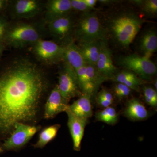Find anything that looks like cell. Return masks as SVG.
<instances>
[{
    "label": "cell",
    "mask_w": 157,
    "mask_h": 157,
    "mask_svg": "<svg viewBox=\"0 0 157 157\" xmlns=\"http://www.w3.org/2000/svg\"><path fill=\"white\" fill-rule=\"evenodd\" d=\"M119 65L131 71L141 79L147 81L156 74L157 66L150 59L143 56L133 54L121 57Z\"/></svg>",
    "instance_id": "6"
},
{
    "label": "cell",
    "mask_w": 157,
    "mask_h": 157,
    "mask_svg": "<svg viewBox=\"0 0 157 157\" xmlns=\"http://www.w3.org/2000/svg\"><path fill=\"white\" fill-rule=\"evenodd\" d=\"M66 112L68 116L67 124L73 140V149L76 151H80L82 140L88 120L76 116L68 109Z\"/></svg>",
    "instance_id": "12"
},
{
    "label": "cell",
    "mask_w": 157,
    "mask_h": 157,
    "mask_svg": "<svg viewBox=\"0 0 157 157\" xmlns=\"http://www.w3.org/2000/svg\"><path fill=\"white\" fill-rule=\"evenodd\" d=\"M60 127V125L56 124L43 129L39 134L36 143L33 145L34 147L43 148L45 147L48 143L55 138Z\"/></svg>",
    "instance_id": "22"
},
{
    "label": "cell",
    "mask_w": 157,
    "mask_h": 157,
    "mask_svg": "<svg viewBox=\"0 0 157 157\" xmlns=\"http://www.w3.org/2000/svg\"><path fill=\"white\" fill-rule=\"evenodd\" d=\"M72 9L78 11L88 12L92 10L85 2L84 0H70Z\"/></svg>",
    "instance_id": "28"
},
{
    "label": "cell",
    "mask_w": 157,
    "mask_h": 157,
    "mask_svg": "<svg viewBox=\"0 0 157 157\" xmlns=\"http://www.w3.org/2000/svg\"><path fill=\"white\" fill-rule=\"evenodd\" d=\"M14 13L20 18H30L39 14L42 9V5L36 0H18L14 2Z\"/></svg>",
    "instance_id": "14"
},
{
    "label": "cell",
    "mask_w": 157,
    "mask_h": 157,
    "mask_svg": "<svg viewBox=\"0 0 157 157\" xmlns=\"http://www.w3.org/2000/svg\"><path fill=\"white\" fill-rule=\"evenodd\" d=\"M9 23L5 17H0V44H3Z\"/></svg>",
    "instance_id": "29"
},
{
    "label": "cell",
    "mask_w": 157,
    "mask_h": 157,
    "mask_svg": "<svg viewBox=\"0 0 157 157\" xmlns=\"http://www.w3.org/2000/svg\"><path fill=\"white\" fill-rule=\"evenodd\" d=\"M142 23L138 17L132 14H121L111 21L110 30L118 43L128 47L140 31Z\"/></svg>",
    "instance_id": "2"
},
{
    "label": "cell",
    "mask_w": 157,
    "mask_h": 157,
    "mask_svg": "<svg viewBox=\"0 0 157 157\" xmlns=\"http://www.w3.org/2000/svg\"><path fill=\"white\" fill-rule=\"evenodd\" d=\"M143 94L144 101L146 104L151 107L157 108V91L150 86H144Z\"/></svg>",
    "instance_id": "25"
},
{
    "label": "cell",
    "mask_w": 157,
    "mask_h": 157,
    "mask_svg": "<svg viewBox=\"0 0 157 157\" xmlns=\"http://www.w3.org/2000/svg\"><path fill=\"white\" fill-rule=\"evenodd\" d=\"M124 114L128 119L133 121L145 120L149 115L146 107L138 99L135 98L128 101Z\"/></svg>",
    "instance_id": "15"
},
{
    "label": "cell",
    "mask_w": 157,
    "mask_h": 157,
    "mask_svg": "<svg viewBox=\"0 0 157 157\" xmlns=\"http://www.w3.org/2000/svg\"><path fill=\"white\" fill-rule=\"evenodd\" d=\"M7 1L4 0H0V11L5 9L7 5Z\"/></svg>",
    "instance_id": "31"
},
{
    "label": "cell",
    "mask_w": 157,
    "mask_h": 157,
    "mask_svg": "<svg viewBox=\"0 0 157 157\" xmlns=\"http://www.w3.org/2000/svg\"><path fill=\"white\" fill-rule=\"evenodd\" d=\"M34 45V51L40 59L53 62L64 59V46L52 41L39 39Z\"/></svg>",
    "instance_id": "9"
},
{
    "label": "cell",
    "mask_w": 157,
    "mask_h": 157,
    "mask_svg": "<svg viewBox=\"0 0 157 157\" xmlns=\"http://www.w3.org/2000/svg\"><path fill=\"white\" fill-rule=\"evenodd\" d=\"M104 33L100 19L96 14L90 11L82 14L75 29L76 38L80 43L105 40Z\"/></svg>",
    "instance_id": "3"
},
{
    "label": "cell",
    "mask_w": 157,
    "mask_h": 157,
    "mask_svg": "<svg viewBox=\"0 0 157 157\" xmlns=\"http://www.w3.org/2000/svg\"><path fill=\"white\" fill-rule=\"evenodd\" d=\"M157 82L156 80V81H155L154 82L155 89L156 91L157 90Z\"/></svg>",
    "instance_id": "33"
},
{
    "label": "cell",
    "mask_w": 157,
    "mask_h": 157,
    "mask_svg": "<svg viewBox=\"0 0 157 157\" xmlns=\"http://www.w3.org/2000/svg\"><path fill=\"white\" fill-rule=\"evenodd\" d=\"M69 105L62 97L57 85L52 90L46 100L43 117L46 119L53 118L60 113L66 112Z\"/></svg>",
    "instance_id": "10"
},
{
    "label": "cell",
    "mask_w": 157,
    "mask_h": 157,
    "mask_svg": "<svg viewBox=\"0 0 157 157\" xmlns=\"http://www.w3.org/2000/svg\"><path fill=\"white\" fill-rule=\"evenodd\" d=\"M48 82L36 65L14 62L0 74V135L8 137L16 123L36 125L44 113Z\"/></svg>",
    "instance_id": "1"
},
{
    "label": "cell",
    "mask_w": 157,
    "mask_h": 157,
    "mask_svg": "<svg viewBox=\"0 0 157 157\" xmlns=\"http://www.w3.org/2000/svg\"><path fill=\"white\" fill-rule=\"evenodd\" d=\"M64 60L75 71L86 64L79 47L73 42L64 46Z\"/></svg>",
    "instance_id": "17"
},
{
    "label": "cell",
    "mask_w": 157,
    "mask_h": 157,
    "mask_svg": "<svg viewBox=\"0 0 157 157\" xmlns=\"http://www.w3.org/2000/svg\"><path fill=\"white\" fill-rule=\"evenodd\" d=\"M60 73L57 85L61 94L67 103L72 98L82 95L75 70L67 64Z\"/></svg>",
    "instance_id": "8"
},
{
    "label": "cell",
    "mask_w": 157,
    "mask_h": 157,
    "mask_svg": "<svg viewBox=\"0 0 157 157\" xmlns=\"http://www.w3.org/2000/svg\"><path fill=\"white\" fill-rule=\"evenodd\" d=\"M68 109L76 116L88 120L93 115L91 98L87 94H82L73 104L69 105Z\"/></svg>",
    "instance_id": "16"
},
{
    "label": "cell",
    "mask_w": 157,
    "mask_h": 157,
    "mask_svg": "<svg viewBox=\"0 0 157 157\" xmlns=\"http://www.w3.org/2000/svg\"><path fill=\"white\" fill-rule=\"evenodd\" d=\"M132 90L125 85L117 82L113 87V94L117 99L121 101L130 94Z\"/></svg>",
    "instance_id": "26"
},
{
    "label": "cell",
    "mask_w": 157,
    "mask_h": 157,
    "mask_svg": "<svg viewBox=\"0 0 157 157\" xmlns=\"http://www.w3.org/2000/svg\"><path fill=\"white\" fill-rule=\"evenodd\" d=\"M75 72L82 93L91 98L106 79L99 73L96 67L92 65H85Z\"/></svg>",
    "instance_id": "7"
},
{
    "label": "cell",
    "mask_w": 157,
    "mask_h": 157,
    "mask_svg": "<svg viewBox=\"0 0 157 157\" xmlns=\"http://www.w3.org/2000/svg\"><path fill=\"white\" fill-rule=\"evenodd\" d=\"M96 67L106 79H111L117 73V68L113 62L111 51L105 40L101 41V51Z\"/></svg>",
    "instance_id": "11"
},
{
    "label": "cell",
    "mask_w": 157,
    "mask_h": 157,
    "mask_svg": "<svg viewBox=\"0 0 157 157\" xmlns=\"http://www.w3.org/2000/svg\"><path fill=\"white\" fill-rule=\"evenodd\" d=\"M47 17L51 20L67 16L72 9L70 0H52L47 6Z\"/></svg>",
    "instance_id": "18"
},
{
    "label": "cell",
    "mask_w": 157,
    "mask_h": 157,
    "mask_svg": "<svg viewBox=\"0 0 157 157\" xmlns=\"http://www.w3.org/2000/svg\"><path fill=\"white\" fill-rule=\"evenodd\" d=\"M95 118L99 121L113 125L117 122L118 114L114 107L109 106L96 113Z\"/></svg>",
    "instance_id": "23"
},
{
    "label": "cell",
    "mask_w": 157,
    "mask_h": 157,
    "mask_svg": "<svg viewBox=\"0 0 157 157\" xmlns=\"http://www.w3.org/2000/svg\"><path fill=\"white\" fill-rule=\"evenodd\" d=\"M41 128L39 125L16 123L14 130L0 146V153L9 151H17L24 147Z\"/></svg>",
    "instance_id": "5"
},
{
    "label": "cell",
    "mask_w": 157,
    "mask_h": 157,
    "mask_svg": "<svg viewBox=\"0 0 157 157\" xmlns=\"http://www.w3.org/2000/svg\"><path fill=\"white\" fill-rule=\"evenodd\" d=\"M113 101L114 99L112 94L106 89H102L96 96L97 104L104 108L111 106Z\"/></svg>",
    "instance_id": "24"
},
{
    "label": "cell",
    "mask_w": 157,
    "mask_h": 157,
    "mask_svg": "<svg viewBox=\"0 0 157 157\" xmlns=\"http://www.w3.org/2000/svg\"><path fill=\"white\" fill-rule=\"evenodd\" d=\"M40 33L33 26L17 23L8 26L4 42L14 48L34 44L40 39Z\"/></svg>",
    "instance_id": "4"
},
{
    "label": "cell",
    "mask_w": 157,
    "mask_h": 157,
    "mask_svg": "<svg viewBox=\"0 0 157 157\" xmlns=\"http://www.w3.org/2000/svg\"><path fill=\"white\" fill-rule=\"evenodd\" d=\"M48 26L53 36L60 41H65L73 33L74 23L73 19L67 15L51 20Z\"/></svg>",
    "instance_id": "13"
},
{
    "label": "cell",
    "mask_w": 157,
    "mask_h": 157,
    "mask_svg": "<svg viewBox=\"0 0 157 157\" xmlns=\"http://www.w3.org/2000/svg\"><path fill=\"white\" fill-rule=\"evenodd\" d=\"M140 48L143 56L150 59L157 49V35L155 31L146 32L140 40Z\"/></svg>",
    "instance_id": "21"
},
{
    "label": "cell",
    "mask_w": 157,
    "mask_h": 157,
    "mask_svg": "<svg viewBox=\"0 0 157 157\" xmlns=\"http://www.w3.org/2000/svg\"><path fill=\"white\" fill-rule=\"evenodd\" d=\"M101 41L80 43L78 47L86 64L96 67L101 51Z\"/></svg>",
    "instance_id": "19"
},
{
    "label": "cell",
    "mask_w": 157,
    "mask_h": 157,
    "mask_svg": "<svg viewBox=\"0 0 157 157\" xmlns=\"http://www.w3.org/2000/svg\"><path fill=\"white\" fill-rule=\"evenodd\" d=\"M111 79L116 82L125 85L131 90L137 92L140 91V86L147 82L138 77L135 73L128 70L117 73Z\"/></svg>",
    "instance_id": "20"
},
{
    "label": "cell",
    "mask_w": 157,
    "mask_h": 157,
    "mask_svg": "<svg viewBox=\"0 0 157 157\" xmlns=\"http://www.w3.org/2000/svg\"><path fill=\"white\" fill-rule=\"evenodd\" d=\"M141 2L142 3V9L144 12L151 15H155L157 14V0H146Z\"/></svg>",
    "instance_id": "27"
},
{
    "label": "cell",
    "mask_w": 157,
    "mask_h": 157,
    "mask_svg": "<svg viewBox=\"0 0 157 157\" xmlns=\"http://www.w3.org/2000/svg\"><path fill=\"white\" fill-rule=\"evenodd\" d=\"M4 46L3 44H0V58L2 54L4 51Z\"/></svg>",
    "instance_id": "32"
},
{
    "label": "cell",
    "mask_w": 157,
    "mask_h": 157,
    "mask_svg": "<svg viewBox=\"0 0 157 157\" xmlns=\"http://www.w3.org/2000/svg\"><path fill=\"white\" fill-rule=\"evenodd\" d=\"M84 1L86 5L92 9L94 8L97 2L96 0H84Z\"/></svg>",
    "instance_id": "30"
}]
</instances>
